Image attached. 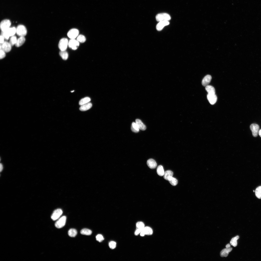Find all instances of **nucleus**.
<instances>
[{
    "label": "nucleus",
    "mask_w": 261,
    "mask_h": 261,
    "mask_svg": "<svg viewBox=\"0 0 261 261\" xmlns=\"http://www.w3.org/2000/svg\"><path fill=\"white\" fill-rule=\"evenodd\" d=\"M16 33V28L14 27H10L7 30L2 31L1 35L6 40H8L10 37L14 36Z\"/></svg>",
    "instance_id": "f257e3e1"
},
{
    "label": "nucleus",
    "mask_w": 261,
    "mask_h": 261,
    "mask_svg": "<svg viewBox=\"0 0 261 261\" xmlns=\"http://www.w3.org/2000/svg\"><path fill=\"white\" fill-rule=\"evenodd\" d=\"M156 20L158 22L164 21H168L171 19L169 14L165 13H161L157 14L156 16Z\"/></svg>",
    "instance_id": "f03ea898"
},
{
    "label": "nucleus",
    "mask_w": 261,
    "mask_h": 261,
    "mask_svg": "<svg viewBox=\"0 0 261 261\" xmlns=\"http://www.w3.org/2000/svg\"><path fill=\"white\" fill-rule=\"evenodd\" d=\"M16 28V33L20 36H24L27 34V31L26 27L23 25H18Z\"/></svg>",
    "instance_id": "7ed1b4c3"
},
{
    "label": "nucleus",
    "mask_w": 261,
    "mask_h": 261,
    "mask_svg": "<svg viewBox=\"0 0 261 261\" xmlns=\"http://www.w3.org/2000/svg\"><path fill=\"white\" fill-rule=\"evenodd\" d=\"M11 24L10 20L5 19L2 20L0 24V29L1 31H5L10 28Z\"/></svg>",
    "instance_id": "20e7f679"
},
{
    "label": "nucleus",
    "mask_w": 261,
    "mask_h": 261,
    "mask_svg": "<svg viewBox=\"0 0 261 261\" xmlns=\"http://www.w3.org/2000/svg\"><path fill=\"white\" fill-rule=\"evenodd\" d=\"M68 42L67 38H63L61 39L59 41L58 44V47L61 51H65L67 49Z\"/></svg>",
    "instance_id": "39448f33"
},
{
    "label": "nucleus",
    "mask_w": 261,
    "mask_h": 261,
    "mask_svg": "<svg viewBox=\"0 0 261 261\" xmlns=\"http://www.w3.org/2000/svg\"><path fill=\"white\" fill-rule=\"evenodd\" d=\"M66 217L63 216L57 221L55 224V227L57 228H61L64 226L65 225Z\"/></svg>",
    "instance_id": "423d86ee"
},
{
    "label": "nucleus",
    "mask_w": 261,
    "mask_h": 261,
    "mask_svg": "<svg viewBox=\"0 0 261 261\" xmlns=\"http://www.w3.org/2000/svg\"><path fill=\"white\" fill-rule=\"evenodd\" d=\"M250 128L252 132L253 136L254 137H257L258 135L259 130V125L253 123L250 125Z\"/></svg>",
    "instance_id": "0eeeda50"
},
{
    "label": "nucleus",
    "mask_w": 261,
    "mask_h": 261,
    "mask_svg": "<svg viewBox=\"0 0 261 261\" xmlns=\"http://www.w3.org/2000/svg\"><path fill=\"white\" fill-rule=\"evenodd\" d=\"M230 244H228L226 246V248L223 249L220 252V255L222 257H227L229 252L232 250V248L230 247Z\"/></svg>",
    "instance_id": "6e6552de"
},
{
    "label": "nucleus",
    "mask_w": 261,
    "mask_h": 261,
    "mask_svg": "<svg viewBox=\"0 0 261 261\" xmlns=\"http://www.w3.org/2000/svg\"><path fill=\"white\" fill-rule=\"evenodd\" d=\"M11 46L9 42L4 41L2 44H0V50H2L5 52H8L11 51Z\"/></svg>",
    "instance_id": "1a4fd4ad"
},
{
    "label": "nucleus",
    "mask_w": 261,
    "mask_h": 261,
    "mask_svg": "<svg viewBox=\"0 0 261 261\" xmlns=\"http://www.w3.org/2000/svg\"><path fill=\"white\" fill-rule=\"evenodd\" d=\"M79 34L78 30L76 29H73L70 30L68 32L67 36L71 39H74L77 37Z\"/></svg>",
    "instance_id": "9d476101"
},
{
    "label": "nucleus",
    "mask_w": 261,
    "mask_h": 261,
    "mask_svg": "<svg viewBox=\"0 0 261 261\" xmlns=\"http://www.w3.org/2000/svg\"><path fill=\"white\" fill-rule=\"evenodd\" d=\"M79 42L74 39H71L68 42V45L72 50H76L79 45Z\"/></svg>",
    "instance_id": "9b49d317"
},
{
    "label": "nucleus",
    "mask_w": 261,
    "mask_h": 261,
    "mask_svg": "<svg viewBox=\"0 0 261 261\" xmlns=\"http://www.w3.org/2000/svg\"><path fill=\"white\" fill-rule=\"evenodd\" d=\"M62 213V211L61 209H57L53 211L51 215V218L53 220H55L60 217Z\"/></svg>",
    "instance_id": "f8f14e48"
},
{
    "label": "nucleus",
    "mask_w": 261,
    "mask_h": 261,
    "mask_svg": "<svg viewBox=\"0 0 261 261\" xmlns=\"http://www.w3.org/2000/svg\"><path fill=\"white\" fill-rule=\"evenodd\" d=\"M207 98L209 102L211 105L215 104L217 100V97L215 94H208L207 95Z\"/></svg>",
    "instance_id": "ddd939ff"
},
{
    "label": "nucleus",
    "mask_w": 261,
    "mask_h": 261,
    "mask_svg": "<svg viewBox=\"0 0 261 261\" xmlns=\"http://www.w3.org/2000/svg\"><path fill=\"white\" fill-rule=\"evenodd\" d=\"M169 24V22L168 21L160 22L157 24L156 27V29L158 31H160L165 26L168 25Z\"/></svg>",
    "instance_id": "4468645a"
},
{
    "label": "nucleus",
    "mask_w": 261,
    "mask_h": 261,
    "mask_svg": "<svg viewBox=\"0 0 261 261\" xmlns=\"http://www.w3.org/2000/svg\"><path fill=\"white\" fill-rule=\"evenodd\" d=\"M212 77L211 75H208L205 76L202 81V84L204 86H206L208 85L210 83Z\"/></svg>",
    "instance_id": "2eb2a0df"
},
{
    "label": "nucleus",
    "mask_w": 261,
    "mask_h": 261,
    "mask_svg": "<svg viewBox=\"0 0 261 261\" xmlns=\"http://www.w3.org/2000/svg\"><path fill=\"white\" fill-rule=\"evenodd\" d=\"M147 164L148 167L152 169L155 168L157 166V164L156 161L152 159H149L147 160Z\"/></svg>",
    "instance_id": "dca6fc26"
},
{
    "label": "nucleus",
    "mask_w": 261,
    "mask_h": 261,
    "mask_svg": "<svg viewBox=\"0 0 261 261\" xmlns=\"http://www.w3.org/2000/svg\"><path fill=\"white\" fill-rule=\"evenodd\" d=\"M135 122L139 129L142 130H146V127L145 125L140 120L138 119H136Z\"/></svg>",
    "instance_id": "f3484780"
},
{
    "label": "nucleus",
    "mask_w": 261,
    "mask_h": 261,
    "mask_svg": "<svg viewBox=\"0 0 261 261\" xmlns=\"http://www.w3.org/2000/svg\"><path fill=\"white\" fill-rule=\"evenodd\" d=\"M92 106V104L90 102H89L81 105L80 108V109L82 111H86L90 109Z\"/></svg>",
    "instance_id": "a211bd4d"
},
{
    "label": "nucleus",
    "mask_w": 261,
    "mask_h": 261,
    "mask_svg": "<svg viewBox=\"0 0 261 261\" xmlns=\"http://www.w3.org/2000/svg\"><path fill=\"white\" fill-rule=\"evenodd\" d=\"M173 173L172 171L170 170H168L166 171L163 175L164 178L165 180L168 181L173 177Z\"/></svg>",
    "instance_id": "6ab92c4d"
},
{
    "label": "nucleus",
    "mask_w": 261,
    "mask_h": 261,
    "mask_svg": "<svg viewBox=\"0 0 261 261\" xmlns=\"http://www.w3.org/2000/svg\"><path fill=\"white\" fill-rule=\"evenodd\" d=\"M25 39L24 36H20L17 39L15 45L17 47H19L22 45L25 42Z\"/></svg>",
    "instance_id": "aec40b11"
},
{
    "label": "nucleus",
    "mask_w": 261,
    "mask_h": 261,
    "mask_svg": "<svg viewBox=\"0 0 261 261\" xmlns=\"http://www.w3.org/2000/svg\"><path fill=\"white\" fill-rule=\"evenodd\" d=\"M205 89L208 94H215V88L212 86L208 85L205 87Z\"/></svg>",
    "instance_id": "412c9836"
},
{
    "label": "nucleus",
    "mask_w": 261,
    "mask_h": 261,
    "mask_svg": "<svg viewBox=\"0 0 261 261\" xmlns=\"http://www.w3.org/2000/svg\"><path fill=\"white\" fill-rule=\"evenodd\" d=\"M142 231L144 232L145 235H152L153 232L152 228L148 226L145 227Z\"/></svg>",
    "instance_id": "4be33fe9"
},
{
    "label": "nucleus",
    "mask_w": 261,
    "mask_h": 261,
    "mask_svg": "<svg viewBox=\"0 0 261 261\" xmlns=\"http://www.w3.org/2000/svg\"><path fill=\"white\" fill-rule=\"evenodd\" d=\"M157 172L158 174L160 176H162L164 175L165 172L162 166L160 165L158 166L157 169Z\"/></svg>",
    "instance_id": "5701e85b"
},
{
    "label": "nucleus",
    "mask_w": 261,
    "mask_h": 261,
    "mask_svg": "<svg viewBox=\"0 0 261 261\" xmlns=\"http://www.w3.org/2000/svg\"><path fill=\"white\" fill-rule=\"evenodd\" d=\"M91 100L90 98L88 97H86L81 99L79 101V104L80 105H82L89 102Z\"/></svg>",
    "instance_id": "b1692460"
},
{
    "label": "nucleus",
    "mask_w": 261,
    "mask_h": 261,
    "mask_svg": "<svg viewBox=\"0 0 261 261\" xmlns=\"http://www.w3.org/2000/svg\"><path fill=\"white\" fill-rule=\"evenodd\" d=\"M239 238V237L238 236H237L232 238L230 242L231 245L234 247H236L237 245V241Z\"/></svg>",
    "instance_id": "393cba45"
},
{
    "label": "nucleus",
    "mask_w": 261,
    "mask_h": 261,
    "mask_svg": "<svg viewBox=\"0 0 261 261\" xmlns=\"http://www.w3.org/2000/svg\"><path fill=\"white\" fill-rule=\"evenodd\" d=\"M131 130L134 132L137 133L139 132V129L136 123H132L131 126Z\"/></svg>",
    "instance_id": "a878e982"
},
{
    "label": "nucleus",
    "mask_w": 261,
    "mask_h": 261,
    "mask_svg": "<svg viewBox=\"0 0 261 261\" xmlns=\"http://www.w3.org/2000/svg\"><path fill=\"white\" fill-rule=\"evenodd\" d=\"M59 54L64 60H66L68 58V54L65 51H61L59 53Z\"/></svg>",
    "instance_id": "bb28decb"
},
{
    "label": "nucleus",
    "mask_w": 261,
    "mask_h": 261,
    "mask_svg": "<svg viewBox=\"0 0 261 261\" xmlns=\"http://www.w3.org/2000/svg\"><path fill=\"white\" fill-rule=\"evenodd\" d=\"M68 234L70 237H74L77 234V231L75 229H71L69 230Z\"/></svg>",
    "instance_id": "cd10ccee"
},
{
    "label": "nucleus",
    "mask_w": 261,
    "mask_h": 261,
    "mask_svg": "<svg viewBox=\"0 0 261 261\" xmlns=\"http://www.w3.org/2000/svg\"><path fill=\"white\" fill-rule=\"evenodd\" d=\"M80 233L81 234L87 235H91L92 233L91 231L89 229L84 228L81 230Z\"/></svg>",
    "instance_id": "c85d7f7f"
},
{
    "label": "nucleus",
    "mask_w": 261,
    "mask_h": 261,
    "mask_svg": "<svg viewBox=\"0 0 261 261\" xmlns=\"http://www.w3.org/2000/svg\"><path fill=\"white\" fill-rule=\"evenodd\" d=\"M255 193L256 197L259 199H261V186H259L256 188Z\"/></svg>",
    "instance_id": "c756f323"
},
{
    "label": "nucleus",
    "mask_w": 261,
    "mask_h": 261,
    "mask_svg": "<svg viewBox=\"0 0 261 261\" xmlns=\"http://www.w3.org/2000/svg\"><path fill=\"white\" fill-rule=\"evenodd\" d=\"M17 39L16 37L15 36H11L10 38L9 43L11 46L15 45L16 43Z\"/></svg>",
    "instance_id": "7c9ffc66"
},
{
    "label": "nucleus",
    "mask_w": 261,
    "mask_h": 261,
    "mask_svg": "<svg viewBox=\"0 0 261 261\" xmlns=\"http://www.w3.org/2000/svg\"><path fill=\"white\" fill-rule=\"evenodd\" d=\"M169 183L173 186H176L177 184L178 181L175 178L172 177L168 181Z\"/></svg>",
    "instance_id": "2f4dec72"
},
{
    "label": "nucleus",
    "mask_w": 261,
    "mask_h": 261,
    "mask_svg": "<svg viewBox=\"0 0 261 261\" xmlns=\"http://www.w3.org/2000/svg\"><path fill=\"white\" fill-rule=\"evenodd\" d=\"M77 40L79 42L83 43L85 41L86 38L84 36L80 35L78 36Z\"/></svg>",
    "instance_id": "473e14b6"
},
{
    "label": "nucleus",
    "mask_w": 261,
    "mask_h": 261,
    "mask_svg": "<svg viewBox=\"0 0 261 261\" xmlns=\"http://www.w3.org/2000/svg\"><path fill=\"white\" fill-rule=\"evenodd\" d=\"M136 226L137 229H143L145 227V225L143 222H139L136 223Z\"/></svg>",
    "instance_id": "72a5a7b5"
},
{
    "label": "nucleus",
    "mask_w": 261,
    "mask_h": 261,
    "mask_svg": "<svg viewBox=\"0 0 261 261\" xmlns=\"http://www.w3.org/2000/svg\"><path fill=\"white\" fill-rule=\"evenodd\" d=\"M116 243L114 241H111L109 242V247L111 249H114L116 246Z\"/></svg>",
    "instance_id": "f704fd0d"
},
{
    "label": "nucleus",
    "mask_w": 261,
    "mask_h": 261,
    "mask_svg": "<svg viewBox=\"0 0 261 261\" xmlns=\"http://www.w3.org/2000/svg\"><path fill=\"white\" fill-rule=\"evenodd\" d=\"M96 238V240L100 242H102L104 239L103 236L100 234L97 235Z\"/></svg>",
    "instance_id": "c9c22d12"
},
{
    "label": "nucleus",
    "mask_w": 261,
    "mask_h": 261,
    "mask_svg": "<svg viewBox=\"0 0 261 261\" xmlns=\"http://www.w3.org/2000/svg\"><path fill=\"white\" fill-rule=\"evenodd\" d=\"M5 52L2 50H0V59L4 58L6 56Z\"/></svg>",
    "instance_id": "e433bc0d"
},
{
    "label": "nucleus",
    "mask_w": 261,
    "mask_h": 261,
    "mask_svg": "<svg viewBox=\"0 0 261 261\" xmlns=\"http://www.w3.org/2000/svg\"><path fill=\"white\" fill-rule=\"evenodd\" d=\"M143 229L138 228L135 231L134 234L136 235H138L142 230Z\"/></svg>",
    "instance_id": "4c0bfd02"
},
{
    "label": "nucleus",
    "mask_w": 261,
    "mask_h": 261,
    "mask_svg": "<svg viewBox=\"0 0 261 261\" xmlns=\"http://www.w3.org/2000/svg\"><path fill=\"white\" fill-rule=\"evenodd\" d=\"M0 44H2L4 42V39L5 38H4V37H3V36H2V35H1L0 36Z\"/></svg>",
    "instance_id": "58836bf2"
},
{
    "label": "nucleus",
    "mask_w": 261,
    "mask_h": 261,
    "mask_svg": "<svg viewBox=\"0 0 261 261\" xmlns=\"http://www.w3.org/2000/svg\"><path fill=\"white\" fill-rule=\"evenodd\" d=\"M3 169V166L2 164H0V172H1Z\"/></svg>",
    "instance_id": "ea45409f"
},
{
    "label": "nucleus",
    "mask_w": 261,
    "mask_h": 261,
    "mask_svg": "<svg viewBox=\"0 0 261 261\" xmlns=\"http://www.w3.org/2000/svg\"><path fill=\"white\" fill-rule=\"evenodd\" d=\"M140 235L141 236H144L145 234L144 232L142 231L140 233Z\"/></svg>",
    "instance_id": "a19ab883"
},
{
    "label": "nucleus",
    "mask_w": 261,
    "mask_h": 261,
    "mask_svg": "<svg viewBox=\"0 0 261 261\" xmlns=\"http://www.w3.org/2000/svg\"><path fill=\"white\" fill-rule=\"evenodd\" d=\"M259 134L260 136L261 137V129L259 130Z\"/></svg>",
    "instance_id": "79ce46f5"
},
{
    "label": "nucleus",
    "mask_w": 261,
    "mask_h": 261,
    "mask_svg": "<svg viewBox=\"0 0 261 261\" xmlns=\"http://www.w3.org/2000/svg\"><path fill=\"white\" fill-rule=\"evenodd\" d=\"M74 90H73V91H71V92L72 93V92H74Z\"/></svg>",
    "instance_id": "37998d69"
}]
</instances>
